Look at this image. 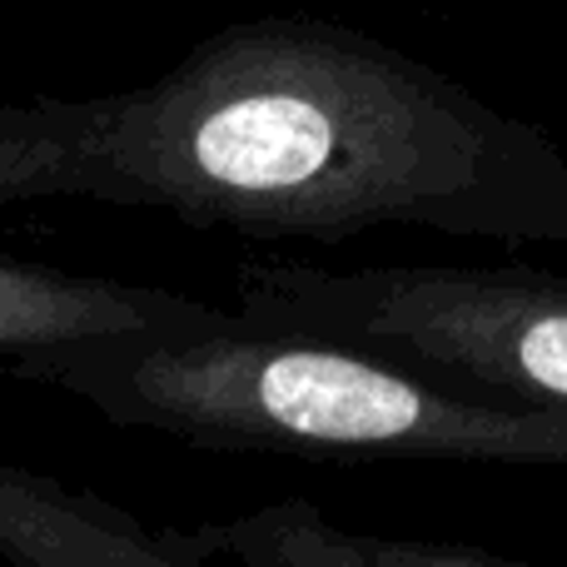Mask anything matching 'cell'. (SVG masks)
<instances>
[{
    "label": "cell",
    "instance_id": "277c9868",
    "mask_svg": "<svg viewBox=\"0 0 567 567\" xmlns=\"http://www.w3.org/2000/svg\"><path fill=\"white\" fill-rule=\"evenodd\" d=\"M179 533H150L110 498L0 453V567H199Z\"/></svg>",
    "mask_w": 567,
    "mask_h": 567
},
{
    "label": "cell",
    "instance_id": "7a4b0ae2",
    "mask_svg": "<svg viewBox=\"0 0 567 567\" xmlns=\"http://www.w3.org/2000/svg\"><path fill=\"white\" fill-rule=\"evenodd\" d=\"M10 373L70 393L110 423L209 449L567 468L558 403L453 389L349 343L249 323L235 309L165 333L55 343L10 359Z\"/></svg>",
    "mask_w": 567,
    "mask_h": 567
},
{
    "label": "cell",
    "instance_id": "ba28073f",
    "mask_svg": "<svg viewBox=\"0 0 567 567\" xmlns=\"http://www.w3.org/2000/svg\"><path fill=\"white\" fill-rule=\"evenodd\" d=\"M558 6H563V10H567V0H558Z\"/></svg>",
    "mask_w": 567,
    "mask_h": 567
},
{
    "label": "cell",
    "instance_id": "8992f818",
    "mask_svg": "<svg viewBox=\"0 0 567 567\" xmlns=\"http://www.w3.org/2000/svg\"><path fill=\"white\" fill-rule=\"evenodd\" d=\"M215 313V303L195 293L55 275V269L0 255V359H25L55 343L165 333L185 323H209Z\"/></svg>",
    "mask_w": 567,
    "mask_h": 567
},
{
    "label": "cell",
    "instance_id": "52a82bcc",
    "mask_svg": "<svg viewBox=\"0 0 567 567\" xmlns=\"http://www.w3.org/2000/svg\"><path fill=\"white\" fill-rule=\"evenodd\" d=\"M105 95L95 100H10L0 105V205L85 195Z\"/></svg>",
    "mask_w": 567,
    "mask_h": 567
},
{
    "label": "cell",
    "instance_id": "6da1fadb",
    "mask_svg": "<svg viewBox=\"0 0 567 567\" xmlns=\"http://www.w3.org/2000/svg\"><path fill=\"white\" fill-rule=\"evenodd\" d=\"M90 199L255 239L439 229L567 249V155L349 25L245 20L105 95Z\"/></svg>",
    "mask_w": 567,
    "mask_h": 567
},
{
    "label": "cell",
    "instance_id": "3957f363",
    "mask_svg": "<svg viewBox=\"0 0 567 567\" xmlns=\"http://www.w3.org/2000/svg\"><path fill=\"white\" fill-rule=\"evenodd\" d=\"M235 313L379 353L453 389L567 409V275L463 265H299L259 259Z\"/></svg>",
    "mask_w": 567,
    "mask_h": 567
},
{
    "label": "cell",
    "instance_id": "5b68a950",
    "mask_svg": "<svg viewBox=\"0 0 567 567\" xmlns=\"http://www.w3.org/2000/svg\"><path fill=\"white\" fill-rule=\"evenodd\" d=\"M179 543L195 558H225L235 567H558L503 558V553L473 548V543L339 528L309 498H284L239 513V518L199 523V528L179 533Z\"/></svg>",
    "mask_w": 567,
    "mask_h": 567
}]
</instances>
